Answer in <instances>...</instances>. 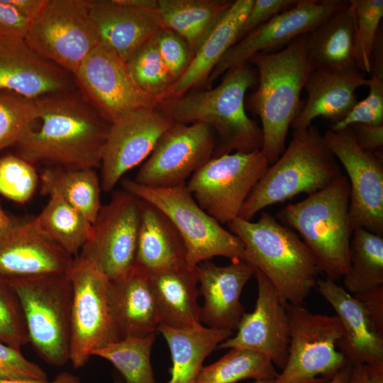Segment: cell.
<instances>
[{"instance_id": "cell-52", "label": "cell", "mask_w": 383, "mask_h": 383, "mask_svg": "<svg viewBox=\"0 0 383 383\" xmlns=\"http://www.w3.org/2000/svg\"><path fill=\"white\" fill-rule=\"evenodd\" d=\"M367 383H383V363L367 365Z\"/></svg>"}, {"instance_id": "cell-33", "label": "cell", "mask_w": 383, "mask_h": 383, "mask_svg": "<svg viewBox=\"0 0 383 383\" xmlns=\"http://www.w3.org/2000/svg\"><path fill=\"white\" fill-rule=\"evenodd\" d=\"M43 195L58 196L93 223L102 206L101 181L95 169L47 167L40 175Z\"/></svg>"}, {"instance_id": "cell-53", "label": "cell", "mask_w": 383, "mask_h": 383, "mask_svg": "<svg viewBox=\"0 0 383 383\" xmlns=\"http://www.w3.org/2000/svg\"><path fill=\"white\" fill-rule=\"evenodd\" d=\"M367 374L366 365H357L352 367L348 383H367Z\"/></svg>"}, {"instance_id": "cell-37", "label": "cell", "mask_w": 383, "mask_h": 383, "mask_svg": "<svg viewBox=\"0 0 383 383\" xmlns=\"http://www.w3.org/2000/svg\"><path fill=\"white\" fill-rule=\"evenodd\" d=\"M155 338V333L145 337H125L96 350L92 356L112 363L125 383H155L150 363Z\"/></svg>"}, {"instance_id": "cell-6", "label": "cell", "mask_w": 383, "mask_h": 383, "mask_svg": "<svg viewBox=\"0 0 383 383\" xmlns=\"http://www.w3.org/2000/svg\"><path fill=\"white\" fill-rule=\"evenodd\" d=\"M350 187L342 175L326 187L287 205L279 220L295 229L312 252L319 272L335 281L348 272L353 234Z\"/></svg>"}, {"instance_id": "cell-15", "label": "cell", "mask_w": 383, "mask_h": 383, "mask_svg": "<svg viewBox=\"0 0 383 383\" xmlns=\"http://www.w3.org/2000/svg\"><path fill=\"white\" fill-rule=\"evenodd\" d=\"M140 199L126 191L114 193L92 223L80 254L91 260L110 280L134 265L140 223Z\"/></svg>"}, {"instance_id": "cell-7", "label": "cell", "mask_w": 383, "mask_h": 383, "mask_svg": "<svg viewBox=\"0 0 383 383\" xmlns=\"http://www.w3.org/2000/svg\"><path fill=\"white\" fill-rule=\"evenodd\" d=\"M121 184L124 190L153 204L170 218L184 241L188 267H196L216 256L231 260H244V245L240 239L199 206L186 184L150 187L133 179H123Z\"/></svg>"}, {"instance_id": "cell-49", "label": "cell", "mask_w": 383, "mask_h": 383, "mask_svg": "<svg viewBox=\"0 0 383 383\" xmlns=\"http://www.w3.org/2000/svg\"><path fill=\"white\" fill-rule=\"evenodd\" d=\"M354 296L362 303L377 330L383 333V286Z\"/></svg>"}, {"instance_id": "cell-55", "label": "cell", "mask_w": 383, "mask_h": 383, "mask_svg": "<svg viewBox=\"0 0 383 383\" xmlns=\"http://www.w3.org/2000/svg\"><path fill=\"white\" fill-rule=\"evenodd\" d=\"M351 370L352 366H347L344 367L327 383H348Z\"/></svg>"}, {"instance_id": "cell-45", "label": "cell", "mask_w": 383, "mask_h": 383, "mask_svg": "<svg viewBox=\"0 0 383 383\" xmlns=\"http://www.w3.org/2000/svg\"><path fill=\"white\" fill-rule=\"evenodd\" d=\"M20 379L45 380L48 376L40 366L28 360L21 349L0 340V380Z\"/></svg>"}, {"instance_id": "cell-47", "label": "cell", "mask_w": 383, "mask_h": 383, "mask_svg": "<svg viewBox=\"0 0 383 383\" xmlns=\"http://www.w3.org/2000/svg\"><path fill=\"white\" fill-rule=\"evenodd\" d=\"M30 22L6 0H0V40L24 39Z\"/></svg>"}, {"instance_id": "cell-51", "label": "cell", "mask_w": 383, "mask_h": 383, "mask_svg": "<svg viewBox=\"0 0 383 383\" xmlns=\"http://www.w3.org/2000/svg\"><path fill=\"white\" fill-rule=\"evenodd\" d=\"M0 383H82V382L77 375L68 372H61L52 380L35 379H1Z\"/></svg>"}, {"instance_id": "cell-35", "label": "cell", "mask_w": 383, "mask_h": 383, "mask_svg": "<svg viewBox=\"0 0 383 383\" xmlns=\"http://www.w3.org/2000/svg\"><path fill=\"white\" fill-rule=\"evenodd\" d=\"M343 288L357 295L383 286V236L361 227L353 231Z\"/></svg>"}, {"instance_id": "cell-23", "label": "cell", "mask_w": 383, "mask_h": 383, "mask_svg": "<svg viewBox=\"0 0 383 383\" xmlns=\"http://www.w3.org/2000/svg\"><path fill=\"white\" fill-rule=\"evenodd\" d=\"M315 287L342 323L344 335L337 347L348 365L383 363V333L377 330L362 303L327 277L317 279Z\"/></svg>"}, {"instance_id": "cell-31", "label": "cell", "mask_w": 383, "mask_h": 383, "mask_svg": "<svg viewBox=\"0 0 383 383\" xmlns=\"http://www.w3.org/2000/svg\"><path fill=\"white\" fill-rule=\"evenodd\" d=\"M170 350L172 365L167 383H196L204 360L233 331L218 330L201 324L186 329L159 326Z\"/></svg>"}, {"instance_id": "cell-22", "label": "cell", "mask_w": 383, "mask_h": 383, "mask_svg": "<svg viewBox=\"0 0 383 383\" xmlns=\"http://www.w3.org/2000/svg\"><path fill=\"white\" fill-rule=\"evenodd\" d=\"M256 269L243 259L218 266L210 260L198 265L199 294L204 299L201 322L209 328L235 331L245 313L241 292Z\"/></svg>"}, {"instance_id": "cell-42", "label": "cell", "mask_w": 383, "mask_h": 383, "mask_svg": "<svg viewBox=\"0 0 383 383\" xmlns=\"http://www.w3.org/2000/svg\"><path fill=\"white\" fill-rule=\"evenodd\" d=\"M0 340L18 349L29 343L20 301L8 282L1 278Z\"/></svg>"}, {"instance_id": "cell-9", "label": "cell", "mask_w": 383, "mask_h": 383, "mask_svg": "<svg viewBox=\"0 0 383 383\" xmlns=\"http://www.w3.org/2000/svg\"><path fill=\"white\" fill-rule=\"evenodd\" d=\"M288 312L287 361L273 383H327L350 366L337 347L344 329L336 315L315 313L301 304L288 306Z\"/></svg>"}, {"instance_id": "cell-8", "label": "cell", "mask_w": 383, "mask_h": 383, "mask_svg": "<svg viewBox=\"0 0 383 383\" xmlns=\"http://www.w3.org/2000/svg\"><path fill=\"white\" fill-rule=\"evenodd\" d=\"M16 293L35 352L46 363L70 361L72 290L66 274L6 281Z\"/></svg>"}, {"instance_id": "cell-4", "label": "cell", "mask_w": 383, "mask_h": 383, "mask_svg": "<svg viewBox=\"0 0 383 383\" xmlns=\"http://www.w3.org/2000/svg\"><path fill=\"white\" fill-rule=\"evenodd\" d=\"M244 245V260L270 281L288 306L300 305L315 287V258L300 237L272 216L262 212L256 222L238 217L228 223Z\"/></svg>"}, {"instance_id": "cell-57", "label": "cell", "mask_w": 383, "mask_h": 383, "mask_svg": "<svg viewBox=\"0 0 383 383\" xmlns=\"http://www.w3.org/2000/svg\"><path fill=\"white\" fill-rule=\"evenodd\" d=\"M112 383H125V382L118 375H115Z\"/></svg>"}, {"instance_id": "cell-36", "label": "cell", "mask_w": 383, "mask_h": 383, "mask_svg": "<svg viewBox=\"0 0 383 383\" xmlns=\"http://www.w3.org/2000/svg\"><path fill=\"white\" fill-rule=\"evenodd\" d=\"M278 373L265 355L231 348L216 362L202 367L196 383H235L247 379H274Z\"/></svg>"}, {"instance_id": "cell-28", "label": "cell", "mask_w": 383, "mask_h": 383, "mask_svg": "<svg viewBox=\"0 0 383 383\" xmlns=\"http://www.w3.org/2000/svg\"><path fill=\"white\" fill-rule=\"evenodd\" d=\"M160 325L186 329L201 325L198 266L182 267L150 274ZM158 326V327H159Z\"/></svg>"}, {"instance_id": "cell-39", "label": "cell", "mask_w": 383, "mask_h": 383, "mask_svg": "<svg viewBox=\"0 0 383 383\" xmlns=\"http://www.w3.org/2000/svg\"><path fill=\"white\" fill-rule=\"evenodd\" d=\"M355 14V52L357 68L371 72L374 45L383 16L382 0H353Z\"/></svg>"}, {"instance_id": "cell-30", "label": "cell", "mask_w": 383, "mask_h": 383, "mask_svg": "<svg viewBox=\"0 0 383 383\" xmlns=\"http://www.w3.org/2000/svg\"><path fill=\"white\" fill-rule=\"evenodd\" d=\"M254 0H236L205 38L182 77L172 84L164 100L183 96L208 80L218 61L238 40V35Z\"/></svg>"}, {"instance_id": "cell-48", "label": "cell", "mask_w": 383, "mask_h": 383, "mask_svg": "<svg viewBox=\"0 0 383 383\" xmlns=\"http://www.w3.org/2000/svg\"><path fill=\"white\" fill-rule=\"evenodd\" d=\"M357 145L363 150L374 152L383 145V125L355 123L349 126Z\"/></svg>"}, {"instance_id": "cell-46", "label": "cell", "mask_w": 383, "mask_h": 383, "mask_svg": "<svg viewBox=\"0 0 383 383\" xmlns=\"http://www.w3.org/2000/svg\"><path fill=\"white\" fill-rule=\"evenodd\" d=\"M297 0H254L243 23L238 40L273 17L292 8Z\"/></svg>"}, {"instance_id": "cell-19", "label": "cell", "mask_w": 383, "mask_h": 383, "mask_svg": "<svg viewBox=\"0 0 383 383\" xmlns=\"http://www.w3.org/2000/svg\"><path fill=\"white\" fill-rule=\"evenodd\" d=\"M254 275L257 284L254 310L243 315L236 334L220 343L216 350L238 348L257 352L282 370L290 342L288 305L264 274L256 270Z\"/></svg>"}, {"instance_id": "cell-1", "label": "cell", "mask_w": 383, "mask_h": 383, "mask_svg": "<svg viewBox=\"0 0 383 383\" xmlns=\"http://www.w3.org/2000/svg\"><path fill=\"white\" fill-rule=\"evenodd\" d=\"M29 124L17 143L18 155L48 167H100L110 123L72 91L34 100Z\"/></svg>"}, {"instance_id": "cell-58", "label": "cell", "mask_w": 383, "mask_h": 383, "mask_svg": "<svg viewBox=\"0 0 383 383\" xmlns=\"http://www.w3.org/2000/svg\"><path fill=\"white\" fill-rule=\"evenodd\" d=\"M274 379H260L255 380L253 383H273Z\"/></svg>"}, {"instance_id": "cell-32", "label": "cell", "mask_w": 383, "mask_h": 383, "mask_svg": "<svg viewBox=\"0 0 383 383\" xmlns=\"http://www.w3.org/2000/svg\"><path fill=\"white\" fill-rule=\"evenodd\" d=\"M162 26L179 35L192 57L233 1L157 0Z\"/></svg>"}, {"instance_id": "cell-2", "label": "cell", "mask_w": 383, "mask_h": 383, "mask_svg": "<svg viewBox=\"0 0 383 383\" xmlns=\"http://www.w3.org/2000/svg\"><path fill=\"white\" fill-rule=\"evenodd\" d=\"M257 79V72L246 62L226 72L216 87L163 100L157 108L176 123H201L214 130L219 143L213 157L261 150L262 129L247 115L244 104L246 91Z\"/></svg>"}, {"instance_id": "cell-17", "label": "cell", "mask_w": 383, "mask_h": 383, "mask_svg": "<svg viewBox=\"0 0 383 383\" xmlns=\"http://www.w3.org/2000/svg\"><path fill=\"white\" fill-rule=\"evenodd\" d=\"M345 0H298L291 9L277 15L237 41L223 55L208 78L211 83L224 72L248 62L257 53L282 49L294 39L309 33L333 13Z\"/></svg>"}, {"instance_id": "cell-16", "label": "cell", "mask_w": 383, "mask_h": 383, "mask_svg": "<svg viewBox=\"0 0 383 383\" xmlns=\"http://www.w3.org/2000/svg\"><path fill=\"white\" fill-rule=\"evenodd\" d=\"M213 131L201 123H176L160 138L133 179L150 187H172L186 180L214 156Z\"/></svg>"}, {"instance_id": "cell-38", "label": "cell", "mask_w": 383, "mask_h": 383, "mask_svg": "<svg viewBox=\"0 0 383 383\" xmlns=\"http://www.w3.org/2000/svg\"><path fill=\"white\" fill-rule=\"evenodd\" d=\"M155 36L133 54L126 65L132 79L141 90L164 100L173 82L159 54Z\"/></svg>"}, {"instance_id": "cell-11", "label": "cell", "mask_w": 383, "mask_h": 383, "mask_svg": "<svg viewBox=\"0 0 383 383\" xmlns=\"http://www.w3.org/2000/svg\"><path fill=\"white\" fill-rule=\"evenodd\" d=\"M24 39L40 56L72 76L100 42L86 0H45Z\"/></svg>"}, {"instance_id": "cell-54", "label": "cell", "mask_w": 383, "mask_h": 383, "mask_svg": "<svg viewBox=\"0 0 383 383\" xmlns=\"http://www.w3.org/2000/svg\"><path fill=\"white\" fill-rule=\"evenodd\" d=\"M117 3L126 6L148 9H157L158 7L157 0H115Z\"/></svg>"}, {"instance_id": "cell-5", "label": "cell", "mask_w": 383, "mask_h": 383, "mask_svg": "<svg viewBox=\"0 0 383 383\" xmlns=\"http://www.w3.org/2000/svg\"><path fill=\"white\" fill-rule=\"evenodd\" d=\"M343 175L323 135L312 124L293 131L289 145L269 166L244 203L239 216L251 221L261 210L305 193H315Z\"/></svg>"}, {"instance_id": "cell-10", "label": "cell", "mask_w": 383, "mask_h": 383, "mask_svg": "<svg viewBox=\"0 0 383 383\" xmlns=\"http://www.w3.org/2000/svg\"><path fill=\"white\" fill-rule=\"evenodd\" d=\"M67 276L72 290L70 361L79 369L96 350L121 338L109 308L106 275L79 253Z\"/></svg>"}, {"instance_id": "cell-40", "label": "cell", "mask_w": 383, "mask_h": 383, "mask_svg": "<svg viewBox=\"0 0 383 383\" xmlns=\"http://www.w3.org/2000/svg\"><path fill=\"white\" fill-rule=\"evenodd\" d=\"M39 181L33 164L18 155L9 154L0 158V194L6 198L26 203L34 194Z\"/></svg>"}, {"instance_id": "cell-3", "label": "cell", "mask_w": 383, "mask_h": 383, "mask_svg": "<svg viewBox=\"0 0 383 383\" xmlns=\"http://www.w3.org/2000/svg\"><path fill=\"white\" fill-rule=\"evenodd\" d=\"M248 62L257 70L258 85L250 101L262 123L261 152L270 165L284 150L289 128L299 112L301 90L312 71L306 34L279 50L257 53Z\"/></svg>"}, {"instance_id": "cell-44", "label": "cell", "mask_w": 383, "mask_h": 383, "mask_svg": "<svg viewBox=\"0 0 383 383\" xmlns=\"http://www.w3.org/2000/svg\"><path fill=\"white\" fill-rule=\"evenodd\" d=\"M155 40L161 59L174 83L191 62V50L179 35L167 28L161 29L155 35Z\"/></svg>"}, {"instance_id": "cell-18", "label": "cell", "mask_w": 383, "mask_h": 383, "mask_svg": "<svg viewBox=\"0 0 383 383\" xmlns=\"http://www.w3.org/2000/svg\"><path fill=\"white\" fill-rule=\"evenodd\" d=\"M174 123L157 108L136 110L111 123L100 165L101 189L110 192L128 171L149 157Z\"/></svg>"}, {"instance_id": "cell-50", "label": "cell", "mask_w": 383, "mask_h": 383, "mask_svg": "<svg viewBox=\"0 0 383 383\" xmlns=\"http://www.w3.org/2000/svg\"><path fill=\"white\" fill-rule=\"evenodd\" d=\"M23 16L32 21L43 6L45 0H6Z\"/></svg>"}, {"instance_id": "cell-12", "label": "cell", "mask_w": 383, "mask_h": 383, "mask_svg": "<svg viewBox=\"0 0 383 383\" xmlns=\"http://www.w3.org/2000/svg\"><path fill=\"white\" fill-rule=\"evenodd\" d=\"M269 166L261 150L224 154L209 160L186 186L203 210L221 224H228L239 216Z\"/></svg>"}, {"instance_id": "cell-24", "label": "cell", "mask_w": 383, "mask_h": 383, "mask_svg": "<svg viewBox=\"0 0 383 383\" xmlns=\"http://www.w3.org/2000/svg\"><path fill=\"white\" fill-rule=\"evenodd\" d=\"M367 83L365 73L357 68L312 70L304 87L307 100L292 123L293 130L308 128L319 116L331 124L340 121L357 103L356 89Z\"/></svg>"}, {"instance_id": "cell-29", "label": "cell", "mask_w": 383, "mask_h": 383, "mask_svg": "<svg viewBox=\"0 0 383 383\" xmlns=\"http://www.w3.org/2000/svg\"><path fill=\"white\" fill-rule=\"evenodd\" d=\"M306 45L312 70L357 68L353 0L307 33Z\"/></svg>"}, {"instance_id": "cell-27", "label": "cell", "mask_w": 383, "mask_h": 383, "mask_svg": "<svg viewBox=\"0 0 383 383\" xmlns=\"http://www.w3.org/2000/svg\"><path fill=\"white\" fill-rule=\"evenodd\" d=\"M184 265L186 249L179 231L161 210L140 199L134 265L151 274Z\"/></svg>"}, {"instance_id": "cell-21", "label": "cell", "mask_w": 383, "mask_h": 383, "mask_svg": "<svg viewBox=\"0 0 383 383\" xmlns=\"http://www.w3.org/2000/svg\"><path fill=\"white\" fill-rule=\"evenodd\" d=\"M71 74L40 56L23 38L0 40V91L35 100L72 91Z\"/></svg>"}, {"instance_id": "cell-25", "label": "cell", "mask_w": 383, "mask_h": 383, "mask_svg": "<svg viewBox=\"0 0 383 383\" xmlns=\"http://www.w3.org/2000/svg\"><path fill=\"white\" fill-rule=\"evenodd\" d=\"M89 2L100 42L126 63L142 45L164 28L157 9L129 6L115 0Z\"/></svg>"}, {"instance_id": "cell-14", "label": "cell", "mask_w": 383, "mask_h": 383, "mask_svg": "<svg viewBox=\"0 0 383 383\" xmlns=\"http://www.w3.org/2000/svg\"><path fill=\"white\" fill-rule=\"evenodd\" d=\"M323 136L348 174L353 231L361 227L383 236L382 152L362 150L350 127L339 131L329 129Z\"/></svg>"}, {"instance_id": "cell-43", "label": "cell", "mask_w": 383, "mask_h": 383, "mask_svg": "<svg viewBox=\"0 0 383 383\" xmlns=\"http://www.w3.org/2000/svg\"><path fill=\"white\" fill-rule=\"evenodd\" d=\"M367 86V96L357 101L343 118L332 123L330 130L339 131L355 123L383 125V72H372Z\"/></svg>"}, {"instance_id": "cell-13", "label": "cell", "mask_w": 383, "mask_h": 383, "mask_svg": "<svg viewBox=\"0 0 383 383\" xmlns=\"http://www.w3.org/2000/svg\"><path fill=\"white\" fill-rule=\"evenodd\" d=\"M82 98L110 124L140 109L157 108L163 99L141 90L126 63L99 43L73 75Z\"/></svg>"}, {"instance_id": "cell-20", "label": "cell", "mask_w": 383, "mask_h": 383, "mask_svg": "<svg viewBox=\"0 0 383 383\" xmlns=\"http://www.w3.org/2000/svg\"><path fill=\"white\" fill-rule=\"evenodd\" d=\"M74 257L44 237L34 220L0 231V278L5 281L66 274Z\"/></svg>"}, {"instance_id": "cell-26", "label": "cell", "mask_w": 383, "mask_h": 383, "mask_svg": "<svg viewBox=\"0 0 383 383\" xmlns=\"http://www.w3.org/2000/svg\"><path fill=\"white\" fill-rule=\"evenodd\" d=\"M108 300L120 338L155 333L160 319L147 272L133 265L121 277L110 280Z\"/></svg>"}, {"instance_id": "cell-41", "label": "cell", "mask_w": 383, "mask_h": 383, "mask_svg": "<svg viewBox=\"0 0 383 383\" xmlns=\"http://www.w3.org/2000/svg\"><path fill=\"white\" fill-rule=\"evenodd\" d=\"M34 100L0 91V150L16 145L33 116Z\"/></svg>"}, {"instance_id": "cell-56", "label": "cell", "mask_w": 383, "mask_h": 383, "mask_svg": "<svg viewBox=\"0 0 383 383\" xmlns=\"http://www.w3.org/2000/svg\"><path fill=\"white\" fill-rule=\"evenodd\" d=\"M11 221V220L6 215L0 204V231L6 228L10 224Z\"/></svg>"}, {"instance_id": "cell-34", "label": "cell", "mask_w": 383, "mask_h": 383, "mask_svg": "<svg viewBox=\"0 0 383 383\" xmlns=\"http://www.w3.org/2000/svg\"><path fill=\"white\" fill-rule=\"evenodd\" d=\"M33 220L44 237L74 257L79 254L91 233L92 223L87 218L58 196H50Z\"/></svg>"}]
</instances>
